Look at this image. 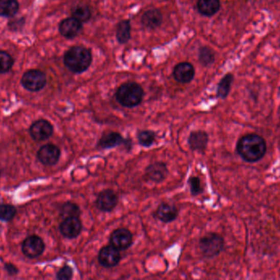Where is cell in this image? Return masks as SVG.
<instances>
[{"instance_id":"1","label":"cell","mask_w":280,"mask_h":280,"mask_svg":"<svg viewBox=\"0 0 280 280\" xmlns=\"http://www.w3.org/2000/svg\"><path fill=\"white\" fill-rule=\"evenodd\" d=\"M236 150L243 160L254 163L263 158L267 150V145L262 136L249 134L239 138Z\"/></svg>"},{"instance_id":"2","label":"cell","mask_w":280,"mask_h":280,"mask_svg":"<svg viewBox=\"0 0 280 280\" xmlns=\"http://www.w3.org/2000/svg\"><path fill=\"white\" fill-rule=\"evenodd\" d=\"M92 62L90 50L82 46H74L64 55L65 66L74 73H82L88 69Z\"/></svg>"},{"instance_id":"3","label":"cell","mask_w":280,"mask_h":280,"mask_svg":"<svg viewBox=\"0 0 280 280\" xmlns=\"http://www.w3.org/2000/svg\"><path fill=\"white\" fill-rule=\"evenodd\" d=\"M115 97L123 107H134L142 102L144 90L137 83H125L119 87Z\"/></svg>"},{"instance_id":"4","label":"cell","mask_w":280,"mask_h":280,"mask_svg":"<svg viewBox=\"0 0 280 280\" xmlns=\"http://www.w3.org/2000/svg\"><path fill=\"white\" fill-rule=\"evenodd\" d=\"M199 248L204 256L214 258L225 248V240L218 234L209 233L200 239Z\"/></svg>"},{"instance_id":"5","label":"cell","mask_w":280,"mask_h":280,"mask_svg":"<svg viewBox=\"0 0 280 280\" xmlns=\"http://www.w3.org/2000/svg\"><path fill=\"white\" fill-rule=\"evenodd\" d=\"M47 79L46 75L39 70L27 71L21 78V85L31 92H37L41 90L45 86Z\"/></svg>"},{"instance_id":"6","label":"cell","mask_w":280,"mask_h":280,"mask_svg":"<svg viewBox=\"0 0 280 280\" xmlns=\"http://www.w3.org/2000/svg\"><path fill=\"white\" fill-rule=\"evenodd\" d=\"M45 246L41 238L32 235L23 242L22 251L24 255L29 258H36L43 253Z\"/></svg>"},{"instance_id":"7","label":"cell","mask_w":280,"mask_h":280,"mask_svg":"<svg viewBox=\"0 0 280 280\" xmlns=\"http://www.w3.org/2000/svg\"><path fill=\"white\" fill-rule=\"evenodd\" d=\"M121 261V253L112 245L103 247L99 253V264L103 267L111 268L118 266Z\"/></svg>"},{"instance_id":"8","label":"cell","mask_w":280,"mask_h":280,"mask_svg":"<svg viewBox=\"0 0 280 280\" xmlns=\"http://www.w3.org/2000/svg\"><path fill=\"white\" fill-rule=\"evenodd\" d=\"M54 127L46 120H39L31 125L30 129L31 137L35 141H43L51 137Z\"/></svg>"},{"instance_id":"9","label":"cell","mask_w":280,"mask_h":280,"mask_svg":"<svg viewBox=\"0 0 280 280\" xmlns=\"http://www.w3.org/2000/svg\"><path fill=\"white\" fill-rule=\"evenodd\" d=\"M111 245L119 251L126 250L133 243V235L130 230L126 229H118L113 231L110 238Z\"/></svg>"},{"instance_id":"10","label":"cell","mask_w":280,"mask_h":280,"mask_svg":"<svg viewBox=\"0 0 280 280\" xmlns=\"http://www.w3.org/2000/svg\"><path fill=\"white\" fill-rule=\"evenodd\" d=\"M61 152L58 147L54 145H43L37 153L39 161L44 166H54L58 163Z\"/></svg>"},{"instance_id":"11","label":"cell","mask_w":280,"mask_h":280,"mask_svg":"<svg viewBox=\"0 0 280 280\" xmlns=\"http://www.w3.org/2000/svg\"><path fill=\"white\" fill-rule=\"evenodd\" d=\"M82 229V224L79 217L65 218L60 225V232L64 237L75 239L78 237Z\"/></svg>"},{"instance_id":"12","label":"cell","mask_w":280,"mask_h":280,"mask_svg":"<svg viewBox=\"0 0 280 280\" xmlns=\"http://www.w3.org/2000/svg\"><path fill=\"white\" fill-rule=\"evenodd\" d=\"M82 23L74 17H68L61 21L59 25V32L66 39L77 37L82 31Z\"/></svg>"},{"instance_id":"13","label":"cell","mask_w":280,"mask_h":280,"mask_svg":"<svg viewBox=\"0 0 280 280\" xmlns=\"http://www.w3.org/2000/svg\"><path fill=\"white\" fill-rule=\"evenodd\" d=\"M118 202L116 194L112 190H104L99 194L96 201V206L104 213H110L113 210Z\"/></svg>"},{"instance_id":"14","label":"cell","mask_w":280,"mask_h":280,"mask_svg":"<svg viewBox=\"0 0 280 280\" xmlns=\"http://www.w3.org/2000/svg\"><path fill=\"white\" fill-rule=\"evenodd\" d=\"M194 75L195 70L190 62H180L174 68V77L179 83H190L193 81Z\"/></svg>"},{"instance_id":"15","label":"cell","mask_w":280,"mask_h":280,"mask_svg":"<svg viewBox=\"0 0 280 280\" xmlns=\"http://www.w3.org/2000/svg\"><path fill=\"white\" fill-rule=\"evenodd\" d=\"M167 172L168 171L165 164L157 162L148 167L146 169V176L151 181L160 183L166 179Z\"/></svg>"},{"instance_id":"16","label":"cell","mask_w":280,"mask_h":280,"mask_svg":"<svg viewBox=\"0 0 280 280\" xmlns=\"http://www.w3.org/2000/svg\"><path fill=\"white\" fill-rule=\"evenodd\" d=\"M156 217L164 223H170L175 221L178 217L177 208L173 205L162 203L158 206L156 212Z\"/></svg>"},{"instance_id":"17","label":"cell","mask_w":280,"mask_h":280,"mask_svg":"<svg viewBox=\"0 0 280 280\" xmlns=\"http://www.w3.org/2000/svg\"><path fill=\"white\" fill-rule=\"evenodd\" d=\"M142 24L149 29H156L161 25L162 14L157 9H150L145 12L142 16Z\"/></svg>"},{"instance_id":"18","label":"cell","mask_w":280,"mask_h":280,"mask_svg":"<svg viewBox=\"0 0 280 280\" xmlns=\"http://www.w3.org/2000/svg\"><path fill=\"white\" fill-rule=\"evenodd\" d=\"M198 12L206 17L217 14L221 9L220 0H198L197 3Z\"/></svg>"},{"instance_id":"19","label":"cell","mask_w":280,"mask_h":280,"mask_svg":"<svg viewBox=\"0 0 280 280\" xmlns=\"http://www.w3.org/2000/svg\"><path fill=\"white\" fill-rule=\"evenodd\" d=\"M190 147L193 150L203 152L208 144V135L206 132L195 131L190 134L189 138Z\"/></svg>"},{"instance_id":"20","label":"cell","mask_w":280,"mask_h":280,"mask_svg":"<svg viewBox=\"0 0 280 280\" xmlns=\"http://www.w3.org/2000/svg\"><path fill=\"white\" fill-rule=\"evenodd\" d=\"M125 142L123 137L118 133L111 132L108 134H103L99 140V146L103 149H111L114 147L119 146Z\"/></svg>"},{"instance_id":"21","label":"cell","mask_w":280,"mask_h":280,"mask_svg":"<svg viewBox=\"0 0 280 280\" xmlns=\"http://www.w3.org/2000/svg\"><path fill=\"white\" fill-rule=\"evenodd\" d=\"M19 4L17 0H0V16L12 17L17 14Z\"/></svg>"},{"instance_id":"22","label":"cell","mask_w":280,"mask_h":280,"mask_svg":"<svg viewBox=\"0 0 280 280\" xmlns=\"http://www.w3.org/2000/svg\"><path fill=\"white\" fill-rule=\"evenodd\" d=\"M116 39L120 43H126L131 37V26L128 20H123L118 23L116 27Z\"/></svg>"},{"instance_id":"23","label":"cell","mask_w":280,"mask_h":280,"mask_svg":"<svg viewBox=\"0 0 280 280\" xmlns=\"http://www.w3.org/2000/svg\"><path fill=\"white\" fill-rule=\"evenodd\" d=\"M234 81V76L230 73L225 75V77L221 79L217 88V96L221 99H226L230 92L231 85Z\"/></svg>"},{"instance_id":"24","label":"cell","mask_w":280,"mask_h":280,"mask_svg":"<svg viewBox=\"0 0 280 280\" xmlns=\"http://www.w3.org/2000/svg\"><path fill=\"white\" fill-rule=\"evenodd\" d=\"M73 17L81 23L85 22L90 18V9L86 5H77L73 10Z\"/></svg>"},{"instance_id":"25","label":"cell","mask_w":280,"mask_h":280,"mask_svg":"<svg viewBox=\"0 0 280 280\" xmlns=\"http://www.w3.org/2000/svg\"><path fill=\"white\" fill-rule=\"evenodd\" d=\"M13 58L12 56L5 51H0V74H5L13 67Z\"/></svg>"},{"instance_id":"26","label":"cell","mask_w":280,"mask_h":280,"mask_svg":"<svg viewBox=\"0 0 280 280\" xmlns=\"http://www.w3.org/2000/svg\"><path fill=\"white\" fill-rule=\"evenodd\" d=\"M17 214V209L9 204L0 203V220L10 221Z\"/></svg>"},{"instance_id":"27","label":"cell","mask_w":280,"mask_h":280,"mask_svg":"<svg viewBox=\"0 0 280 280\" xmlns=\"http://www.w3.org/2000/svg\"><path fill=\"white\" fill-rule=\"evenodd\" d=\"M199 61L203 66H209L215 61V54L210 48L202 47L199 50Z\"/></svg>"},{"instance_id":"28","label":"cell","mask_w":280,"mask_h":280,"mask_svg":"<svg viewBox=\"0 0 280 280\" xmlns=\"http://www.w3.org/2000/svg\"><path fill=\"white\" fill-rule=\"evenodd\" d=\"M61 214L65 218L73 217H79V216L81 214V211L76 204L72 203V202H66L62 206Z\"/></svg>"},{"instance_id":"29","label":"cell","mask_w":280,"mask_h":280,"mask_svg":"<svg viewBox=\"0 0 280 280\" xmlns=\"http://www.w3.org/2000/svg\"><path fill=\"white\" fill-rule=\"evenodd\" d=\"M138 142L142 146L150 147L155 141V133L150 130H144L138 133Z\"/></svg>"},{"instance_id":"30","label":"cell","mask_w":280,"mask_h":280,"mask_svg":"<svg viewBox=\"0 0 280 280\" xmlns=\"http://www.w3.org/2000/svg\"><path fill=\"white\" fill-rule=\"evenodd\" d=\"M73 278V269L69 266H65L58 272V280H72Z\"/></svg>"},{"instance_id":"31","label":"cell","mask_w":280,"mask_h":280,"mask_svg":"<svg viewBox=\"0 0 280 280\" xmlns=\"http://www.w3.org/2000/svg\"><path fill=\"white\" fill-rule=\"evenodd\" d=\"M190 190L193 195H198L201 194L202 191V185H201V181L199 178L193 177L190 179Z\"/></svg>"},{"instance_id":"32","label":"cell","mask_w":280,"mask_h":280,"mask_svg":"<svg viewBox=\"0 0 280 280\" xmlns=\"http://www.w3.org/2000/svg\"><path fill=\"white\" fill-rule=\"evenodd\" d=\"M5 270H7V272L9 273L10 275H15V274H17L18 270L17 268L13 265V264L8 263L5 265Z\"/></svg>"}]
</instances>
